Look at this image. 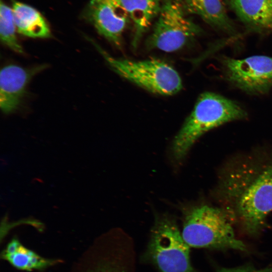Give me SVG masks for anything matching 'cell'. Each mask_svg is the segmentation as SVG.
Segmentation results:
<instances>
[{
	"label": "cell",
	"mask_w": 272,
	"mask_h": 272,
	"mask_svg": "<svg viewBox=\"0 0 272 272\" xmlns=\"http://www.w3.org/2000/svg\"><path fill=\"white\" fill-rule=\"evenodd\" d=\"M216 192L233 222L248 234L257 235L272 211V151H256L230 162Z\"/></svg>",
	"instance_id": "cell-1"
},
{
	"label": "cell",
	"mask_w": 272,
	"mask_h": 272,
	"mask_svg": "<svg viewBox=\"0 0 272 272\" xmlns=\"http://www.w3.org/2000/svg\"><path fill=\"white\" fill-rule=\"evenodd\" d=\"M246 116L245 110L230 99L213 92L201 94L174 138L172 146L173 157L178 161L182 160L205 133L225 123L245 118Z\"/></svg>",
	"instance_id": "cell-2"
},
{
	"label": "cell",
	"mask_w": 272,
	"mask_h": 272,
	"mask_svg": "<svg viewBox=\"0 0 272 272\" xmlns=\"http://www.w3.org/2000/svg\"><path fill=\"white\" fill-rule=\"evenodd\" d=\"M234 223L222 208L197 206L184 211L181 234L190 247L246 251L235 235Z\"/></svg>",
	"instance_id": "cell-3"
},
{
	"label": "cell",
	"mask_w": 272,
	"mask_h": 272,
	"mask_svg": "<svg viewBox=\"0 0 272 272\" xmlns=\"http://www.w3.org/2000/svg\"><path fill=\"white\" fill-rule=\"evenodd\" d=\"M190 248L173 218L158 216L142 260L158 272H197L191 263Z\"/></svg>",
	"instance_id": "cell-4"
},
{
	"label": "cell",
	"mask_w": 272,
	"mask_h": 272,
	"mask_svg": "<svg viewBox=\"0 0 272 272\" xmlns=\"http://www.w3.org/2000/svg\"><path fill=\"white\" fill-rule=\"evenodd\" d=\"M92 42L114 72L137 85L162 95H172L182 89L179 75L164 61L156 59L136 61L116 58Z\"/></svg>",
	"instance_id": "cell-5"
},
{
	"label": "cell",
	"mask_w": 272,
	"mask_h": 272,
	"mask_svg": "<svg viewBox=\"0 0 272 272\" xmlns=\"http://www.w3.org/2000/svg\"><path fill=\"white\" fill-rule=\"evenodd\" d=\"M201 32V28L185 11L181 0H163L146 46L149 49L173 52L182 48Z\"/></svg>",
	"instance_id": "cell-6"
},
{
	"label": "cell",
	"mask_w": 272,
	"mask_h": 272,
	"mask_svg": "<svg viewBox=\"0 0 272 272\" xmlns=\"http://www.w3.org/2000/svg\"><path fill=\"white\" fill-rule=\"evenodd\" d=\"M221 62L226 78L238 88L261 94L272 88V57L254 55L236 59L224 56Z\"/></svg>",
	"instance_id": "cell-7"
},
{
	"label": "cell",
	"mask_w": 272,
	"mask_h": 272,
	"mask_svg": "<svg viewBox=\"0 0 272 272\" xmlns=\"http://www.w3.org/2000/svg\"><path fill=\"white\" fill-rule=\"evenodd\" d=\"M113 237L107 234L95 240L69 272H127L125 251Z\"/></svg>",
	"instance_id": "cell-8"
},
{
	"label": "cell",
	"mask_w": 272,
	"mask_h": 272,
	"mask_svg": "<svg viewBox=\"0 0 272 272\" xmlns=\"http://www.w3.org/2000/svg\"><path fill=\"white\" fill-rule=\"evenodd\" d=\"M87 16L101 35L116 46L121 45L131 20L120 0H91Z\"/></svg>",
	"instance_id": "cell-9"
},
{
	"label": "cell",
	"mask_w": 272,
	"mask_h": 272,
	"mask_svg": "<svg viewBox=\"0 0 272 272\" xmlns=\"http://www.w3.org/2000/svg\"><path fill=\"white\" fill-rule=\"evenodd\" d=\"M44 67L43 65L26 69L9 64L1 70L0 106L4 113H10L18 108L29 81Z\"/></svg>",
	"instance_id": "cell-10"
},
{
	"label": "cell",
	"mask_w": 272,
	"mask_h": 272,
	"mask_svg": "<svg viewBox=\"0 0 272 272\" xmlns=\"http://www.w3.org/2000/svg\"><path fill=\"white\" fill-rule=\"evenodd\" d=\"M238 19L250 30L272 32V0H229Z\"/></svg>",
	"instance_id": "cell-11"
},
{
	"label": "cell",
	"mask_w": 272,
	"mask_h": 272,
	"mask_svg": "<svg viewBox=\"0 0 272 272\" xmlns=\"http://www.w3.org/2000/svg\"><path fill=\"white\" fill-rule=\"evenodd\" d=\"M1 257L15 268L28 271L44 269L60 262L58 259L39 255L26 247L16 238L7 244L2 251Z\"/></svg>",
	"instance_id": "cell-12"
},
{
	"label": "cell",
	"mask_w": 272,
	"mask_h": 272,
	"mask_svg": "<svg viewBox=\"0 0 272 272\" xmlns=\"http://www.w3.org/2000/svg\"><path fill=\"white\" fill-rule=\"evenodd\" d=\"M186 13L197 15L213 27L232 33L234 27L221 0H181Z\"/></svg>",
	"instance_id": "cell-13"
},
{
	"label": "cell",
	"mask_w": 272,
	"mask_h": 272,
	"mask_svg": "<svg viewBox=\"0 0 272 272\" xmlns=\"http://www.w3.org/2000/svg\"><path fill=\"white\" fill-rule=\"evenodd\" d=\"M134 29L132 44L135 47L144 33L158 17L162 0H120Z\"/></svg>",
	"instance_id": "cell-14"
},
{
	"label": "cell",
	"mask_w": 272,
	"mask_h": 272,
	"mask_svg": "<svg viewBox=\"0 0 272 272\" xmlns=\"http://www.w3.org/2000/svg\"><path fill=\"white\" fill-rule=\"evenodd\" d=\"M12 10L18 32L32 38H48L51 33L42 16L35 9L26 4L14 2Z\"/></svg>",
	"instance_id": "cell-15"
},
{
	"label": "cell",
	"mask_w": 272,
	"mask_h": 272,
	"mask_svg": "<svg viewBox=\"0 0 272 272\" xmlns=\"http://www.w3.org/2000/svg\"><path fill=\"white\" fill-rule=\"evenodd\" d=\"M16 26L12 9L1 2L0 36L2 42L12 50L22 53L23 49L16 35Z\"/></svg>",
	"instance_id": "cell-16"
},
{
	"label": "cell",
	"mask_w": 272,
	"mask_h": 272,
	"mask_svg": "<svg viewBox=\"0 0 272 272\" xmlns=\"http://www.w3.org/2000/svg\"><path fill=\"white\" fill-rule=\"evenodd\" d=\"M217 272H272V266L262 269H256L250 266H242L234 268H220Z\"/></svg>",
	"instance_id": "cell-17"
}]
</instances>
